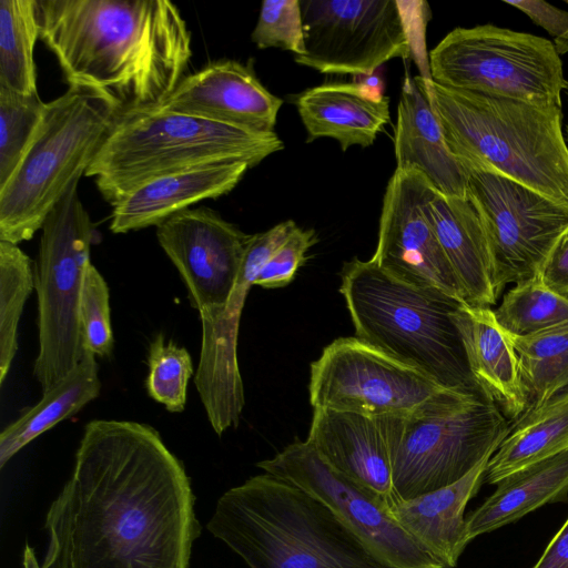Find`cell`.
<instances>
[{
    "label": "cell",
    "instance_id": "obj_1",
    "mask_svg": "<svg viewBox=\"0 0 568 568\" xmlns=\"http://www.w3.org/2000/svg\"><path fill=\"white\" fill-rule=\"evenodd\" d=\"M193 505L182 464L153 427L91 420L47 514L41 568H187Z\"/></svg>",
    "mask_w": 568,
    "mask_h": 568
},
{
    "label": "cell",
    "instance_id": "obj_2",
    "mask_svg": "<svg viewBox=\"0 0 568 568\" xmlns=\"http://www.w3.org/2000/svg\"><path fill=\"white\" fill-rule=\"evenodd\" d=\"M40 39L70 84L123 109L161 105L186 69L191 32L168 0H37Z\"/></svg>",
    "mask_w": 568,
    "mask_h": 568
},
{
    "label": "cell",
    "instance_id": "obj_3",
    "mask_svg": "<svg viewBox=\"0 0 568 568\" xmlns=\"http://www.w3.org/2000/svg\"><path fill=\"white\" fill-rule=\"evenodd\" d=\"M207 529L250 568H393L324 504L267 473L225 491Z\"/></svg>",
    "mask_w": 568,
    "mask_h": 568
},
{
    "label": "cell",
    "instance_id": "obj_4",
    "mask_svg": "<svg viewBox=\"0 0 568 568\" xmlns=\"http://www.w3.org/2000/svg\"><path fill=\"white\" fill-rule=\"evenodd\" d=\"M460 161L490 169L568 210L562 108L446 88L414 78Z\"/></svg>",
    "mask_w": 568,
    "mask_h": 568
},
{
    "label": "cell",
    "instance_id": "obj_5",
    "mask_svg": "<svg viewBox=\"0 0 568 568\" xmlns=\"http://www.w3.org/2000/svg\"><path fill=\"white\" fill-rule=\"evenodd\" d=\"M339 291L357 338L444 388L487 396L457 325L462 302L403 283L372 260L347 262Z\"/></svg>",
    "mask_w": 568,
    "mask_h": 568
},
{
    "label": "cell",
    "instance_id": "obj_6",
    "mask_svg": "<svg viewBox=\"0 0 568 568\" xmlns=\"http://www.w3.org/2000/svg\"><path fill=\"white\" fill-rule=\"evenodd\" d=\"M284 144L262 132L165 110L160 105L123 109L88 168L111 205L142 183L195 166L241 161L251 168Z\"/></svg>",
    "mask_w": 568,
    "mask_h": 568
},
{
    "label": "cell",
    "instance_id": "obj_7",
    "mask_svg": "<svg viewBox=\"0 0 568 568\" xmlns=\"http://www.w3.org/2000/svg\"><path fill=\"white\" fill-rule=\"evenodd\" d=\"M121 110L109 93L78 84L44 103L31 143L0 187V241L18 245L41 230L50 211L85 175Z\"/></svg>",
    "mask_w": 568,
    "mask_h": 568
},
{
    "label": "cell",
    "instance_id": "obj_8",
    "mask_svg": "<svg viewBox=\"0 0 568 568\" xmlns=\"http://www.w3.org/2000/svg\"><path fill=\"white\" fill-rule=\"evenodd\" d=\"M377 418L390 456L393 504L458 481L510 430L487 396L452 389L406 415Z\"/></svg>",
    "mask_w": 568,
    "mask_h": 568
},
{
    "label": "cell",
    "instance_id": "obj_9",
    "mask_svg": "<svg viewBox=\"0 0 568 568\" xmlns=\"http://www.w3.org/2000/svg\"><path fill=\"white\" fill-rule=\"evenodd\" d=\"M78 185L73 183L45 217L34 264L39 352L33 374L43 393L80 363L85 349L80 304L97 232Z\"/></svg>",
    "mask_w": 568,
    "mask_h": 568
},
{
    "label": "cell",
    "instance_id": "obj_10",
    "mask_svg": "<svg viewBox=\"0 0 568 568\" xmlns=\"http://www.w3.org/2000/svg\"><path fill=\"white\" fill-rule=\"evenodd\" d=\"M432 79L446 88L562 108L568 81L554 42L495 24L458 27L429 53Z\"/></svg>",
    "mask_w": 568,
    "mask_h": 568
},
{
    "label": "cell",
    "instance_id": "obj_11",
    "mask_svg": "<svg viewBox=\"0 0 568 568\" xmlns=\"http://www.w3.org/2000/svg\"><path fill=\"white\" fill-rule=\"evenodd\" d=\"M460 162L468 175L467 197L485 232L498 297L507 284L541 274L568 236V210L490 169Z\"/></svg>",
    "mask_w": 568,
    "mask_h": 568
},
{
    "label": "cell",
    "instance_id": "obj_12",
    "mask_svg": "<svg viewBox=\"0 0 568 568\" xmlns=\"http://www.w3.org/2000/svg\"><path fill=\"white\" fill-rule=\"evenodd\" d=\"M258 468L324 504L393 568H444L398 524L387 501L328 465L307 440H294Z\"/></svg>",
    "mask_w": 568,
    "mask_h": 568
},
{
    "label": "cell",
    "instance_id": "obj_13",
    "mask_svg": "<svg viewBox=\"0 0 568 568\" xmlns=\"http://www.w3.org/2000/svg\"><path fill=\"white\" fill-rule=\"evenodd\" d=\"M445 390L356 336L333 341L311 364L308 392L314 409L400 416Z\"/></svg>",
    "mask_w": 568,
    "mask_h": 568
},
{
    "label": "cell",
    "instance_id": "obj_14",
    "mask_svg": "<svg viewBox=\"0 0 568 568\" xmlns=\"http://www.w3.org/2000/svg\"><path fill=\"white\" fill-rule=\"evenodd\" d=\"M305 53L297 64L321 73L369 75L410 42L396 0H301Z\"/></svg>",
    "mask_w": 568,
    "mask_h": 568
},
{
    "label": "cell",
    "instance_id": "obj_15",
    "mask_svg": "<svg viewBox=\"0 0 568 568\" xmlns=\"http://www.w3.org/2000/svg\"><path fill=\"white\" fill-rule=\"evenodd\" d=\"M250 236L205 206L183 210L156 226L159 244L200 314L202 333L214 326L230 300Z\"/></svg>",
    "mask_w": 568,
    "mask_h": 568
},
{
    "label": "cell",
    "instance_id": "obj_16",
    "mask_svg": "<svg viewBox=\"0 0 568 568\" xmlns=\"http://www.w3.org/2000/svg\"><path fill=\"white\" fill-rule=\"evenodd\" d=\"M433 185L417 170L396 168L388 181L372 261L394 278L467 303L423 206Z\"/></svg>",
    "mask_w": 568,
    "mask_h": 568
},
{
    "label": "cell",
    "instance_id": "obj_17",
    "mask_svg": "<svg viewBox=\"0 0 568 568\" xmlns=\"http://www.w3.org/2000/svg\"><path fill=\"white\" fill-rule=\"evenodd\" d=\"M296 227L288 220L250 236L230 300L214 326L202 333L194 383L219 436L239 425L245 402L237 363V335L246 296L266 261Z\"/></svg>",
    "mask_w": 568,
    "mask_h": 568
},
{
    "label": "cell",
    "instance_id": "obj_18",
    "mask_svg": "<svg viewBox=\"0 0 568 568\" xmlns=\"http://www.w3.org/2000/svg\"><path fill=\"white\" fill-rule=\"evenodd\" d=\"M283 100L272 94L250 64L211 62L179 82L161 108L255 131L272 132Z\"/></svg>",
    "mask_w": 568,
    "mask_h": 568
},
{
    "label": "cell",
    "instance_id": "obj_19",
    "mask_svg": "<svg viewBox=\"0 0 568 568\" xmlns=\"http://www.w3.org/2000/svg\"><path fill=\"white\" fill-rule=\"evenodd\" d=\"M248 169L246 162L230 161L153 178L112 205L110 230L120 234L158 226L200 201L227 194Z\"/></svg>",
    "mask_w": 568,
    "mask_h": 568
},
{
    "label": "cell",
    "instance_id": "obj_20",
    "mask_svg": "<svg viewBox=\"0 0 568 568\" xmlns=\"http://www.w3.org/2000/svg\"><path fill=\"white\" fill-rule=\"evenodd\" d=\"M306 440L334 469L393 505L390 456L377 417L314 409Z\"/></svg>",
    "mask_w": 568,
    "mask_h": 568
},
{
    "label": "cell",
    "instance_id": "obj_21",
    "mask_svg": "<svg viewBox=\"0 0 568 568\" xmlns=\"http://www.w3.org/2000/svg\"><path fill=\"white\" fill-rule=\"evenodd\" d=\"M293 102L307 132V143L332 138L343 151L372 145L389 122V99L365 83H324L298 93Z\"/></svg>",
    "mask_w": 568,
    "mask_h": 568
},
{
    "label": "cell",
    "instance_id": "obj_22",
    "mask_svg": "<svg viewBox=\"0 0 568 568\" xmlns=\"http://www.w3.org/2000/svg\"><path fill=\"white\" fill-rule=\"evenodd\" d=\"M397 165L417 170L447 196L467 197V170L449 150L439 121L415 79L405 77L394 136Z\"/></svg>",
    "mask_w": 568,
    "mask_h": 568
},
{
    "label": "cell",
    "instance_id": "obj_23",
    "mask_svg": "<svg viewBox=\"0 0 568 568\" xmlns=\"http://www.w3.org/2000/svg\"><path fill=\"white\" fill-rule=\"evenodd\" d=\"M491 456L452 485L390 506L398 524L444 568H454L469 544L465 509L484 483Z\"/></svg>",
    "mask_w": 568,
    "mask_h": 568
},
{
    "label": "cell",
    "instance_id": "obj_24",
    "mask_svg": "<svg viewBox=\"0 0 568 568\" xmlns=\"http://www.w3.org/2000/svg\"><path fill=\"white\" fill-rule=\"evenodd\" d=\"M423 210L467 304L484 307L495 304L488 245L479 215L469 200L447 196L433 189Z\"/></svg>",
    "mask_w": 568,
    "mask_h": 568
},
{
    "label": "cell",
    "instance_id": "obj_25",
    "mask_svg": "<svg viewBox=\"0 0 568 568\" xmlns=\"http://www.w3.org/2000/svg\"><path fill=\"white\" fill-rule=\"evenodd\" d=\"M456 321L473 376L487 397L516 420L526 410L518 357L494 311L463 303Z\"/></svg>",
    "mask_w": 568,
    "mask_h": 568
},
{
    "label": "cell",
    "instance_id": "obj_26",
    "mask_svg": "<svg viewBox=\"0 0 568 568\" xmlns=\"http://www.w3.org/2000/svg\"><path fill=\"white\" fill-rule=\"evenodd\" d=\"M466 517L469 542L547 505L567 500L568 450L521 468Z\"/></svg>",
    "mask_w": 568,
    "mask_h": 568
},
{
    "label": "cell",
    "instance_id": "obj_27",
    "mask_svg": "<svg viewBox=\"0 0 568 568\" xmlns=\"http://www.w3.org/2000/svg\"><path fill=\"white\" fill-rule=\"evenodd\" d=\"M568 450V389L516 419L490 457L484 481L496 485L531 464Z\"/></svg>",
    "mask_w": 568,
    "mask_h": 568
},
{
    "label": "cell",
    "instance_id": "obj_28",
    "mask_svg": "<svg viewBox=\"0 0 568 568\" xmlns=\"http://www.w3.org/2000/svg\"><path fill=\"white\" fill-rule=\"evenodd\" d=\"M95 355L84 349L80 363L59 383L43 393L0 435V467L2 468L26 445L58 423L72 417L100 394Z\"/></svg>",
    "mask_w": 568,
    "mask_h": 568
},
{
    "label": "cell",
    "instance_id": "obj_29",
    "mask_svg": "<svg viewBox=\"0 0 568 568\" xmlns=\"http://www.w3.org/2000/svg\"><path fill=\"white\" fill-rule=\"evenodd\" d=\"M506 334L518 357L525 413L568 389V324L529 336Z\"/></svg>",
    "mask_w": 568,
    "mask_h": 568
},
{
    "label": "cell",
    "instance_id": "obj_30",
    "mask_svg": "<svg viewBox=\"0 0 568 568\" xmlns=\"http://www.w3.org/2000/svg\"><path fill=\"white\" fill-rule=\"evenodd\" d=\"M40 38L37 0H0V87L38 94L33 50Z\"/></svg>",
    "mask_w": 568,
    "mask_h": 568
},
{
    "label": "cell",
    "instance_id": "obj_31",
    "mask_svg": "<svg viewBox=\"0 0 568 568\" xmlns=\"http://www.w3.org/2000/svg\"><path fill=\"white\" fill-rule=\"evenodd\" d=\"M508 334L529 336L568 324V297L548 288L537 275L515 284L494 311Z\"/></svg>",
    "mask_w": 568,
    "mask_h": 568
},
{
    "label": "cell",
    "instance_id": "obj_32",
    "mask_svg": "<svg viewBox=\"0 0 568 568\" xmlns=\"http://www.w3.org/2000/svg\"><path fill=\"white\" fill-rule=\"evenodd\" d=\"M33 288L30 257L17 244L0 241V385L18 351V326Z\"/></svg>",
    "mask_w": 568,
    "mask_h": 568
},
{
    "label": "cell",
    "instance_id": "obj_33",
    "mask_svg": "<svg viewBox=\"0 0 568 568\" xmlns=\"http://www.w3.org/2000/svg\"><path fill=\"white\" fill-rule=\"evenodd\" d=\"M43 109L38 94L26 95L0 87V187L20 164Z\"/></svg>",
    "mask_w": 568,
    "mask_h": 568
},
{
    "label": "cell",
    "instance_id": "obj_34",
    "mask_svg": "<svg viewBox=\"0 0 568 568\" xmlns=\"http://www.w3.org/2000/svg\"><path fill=\"white\" fill-rule=\"evenodd\" d=\"M148 366L145 385L150 397L171 413L183 412L189 381L194 372L187 349L172 341L166 342L160 333L150 344Z\"/></svg>",
    "mask_w": 568,
    "mask_h": 568
},
{
    "label": "cell",
    "instance_id": "obj_35",
    "mask_svg": "<svg viewBox=\"0 0 568 568\" xmlns=\"http://www.w3.org/2000/svg\"><path fill=\"white\" fill-rule=\"evenodd\" d=\"M80 322L84 347L94 355H110L114 339L111 328L109 287L92 263L88 265L84 274Z\"/></svg>",
    "mask_w": 568,
    "mask_h": 568
},
{
    "label": "cell",
    "instance_id": "obj_36",
    "mask_svg": "<svg viewBox=\"0 0 568 568\" xmlns=\"http://www.w3.org/2000/svg\"><path fill=\"white\" fill-rule=\"evenodd\" d=\"M258 49L280 48L295 57L305 53L301 0H265L252 32Z\"/></svg>",
    "mask_w": 568,
    "mask_h": 568
},
{
    "label": "cell",
    "instance_id": "obj_37",
    "mask_svg": "<svg viewBox=\"0 0 568 568\" xmlns=\"http://www.w3.org/2000/svg\"><path fill=\"white\" fill-rule=\"evenodd\" d=\"M315 242L313 230L297 226L266 261L254 285L276 288L291 283L298 267L305 262L306 252Z\"/></svg>",
    "mask_w": 568,
    "mask_h": 568
},
{
    "label": "cell",
    "instance_id": "obj_38",
    "mask_svg": "<svg viewBox=\"0 0 568 568\" xmlns=\"http://www.w3.org/2000/svg\"><path fill=\"white\" fill-rule=\"evenodd\" d=\"M505 3L527 14L554 39L559 55L568 53V11L542 0H505Z\"/></svg>",
    "mask_w": 568,
    "mask_h": 568
},
{
    "label": "cell",
    "instance_id": "obj_39",
    "mask_svg": "<svg viewBox=\"0 0 568 568\" xmlns=\"http://www.w3.org/2000/svg\"><path fill=\"white\" fill-rule=\"evenodd\" d=\"M540 276L548 288L568 297V236L555 248Z\"/></svg>",
    "mask_w": 568,
    "mask_h": 568
},
{
    "label": "cell",
    "instance_id": "obj_40",
    "mask_svg": "<svg viewBox=\"0 0 568 568\" xmlns=\"http://www.w3.org/2000/svg\"><path fill=\"white\" fill-rule=\"evenodd\" d=\"M532 568H568V517Z\"/></svg>",
    "mask_w": 568,
    "mask_h": 568
},
{
    "label": "cell",
    "instance_id": "obj_41",
    "mask_svg": "<svg viewBox=\"0 0 568 568\" xmlns=\"http://www.w3.org/2000/svg\"><path fill=\"white\" fill-rule=\"evenodd\" d=\"M567 92H568V83H567V88H566ZM566 132H567V142H568V124L566 126Z\"/></svg>",
    "mask_w": 568,
    "mask_h": 568
}]
</instances>
